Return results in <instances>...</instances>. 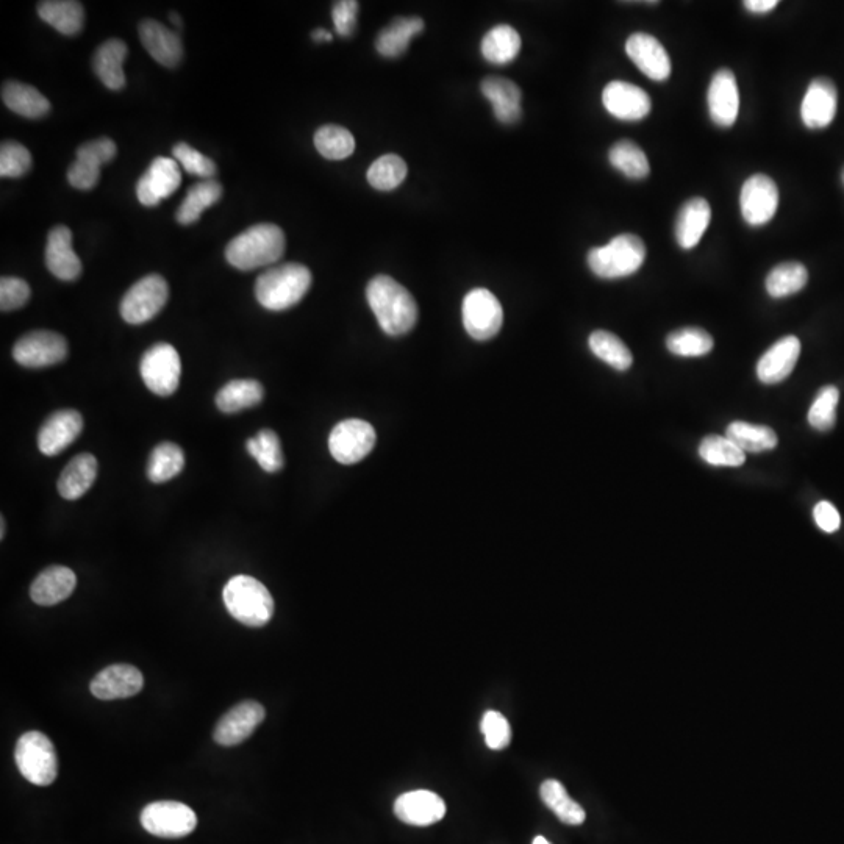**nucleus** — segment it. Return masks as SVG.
I'll use <instances>...</instances> for the list:
<instances>
[{
  "instance_id": "nucleus-43",
  "label": "nucleus",
  "mask_w": 844,
  "mask_h": 844,
  "mask_svg": "<svg viewBox=\"0 0 844 844\" xmlns=\"http://www.w3.org/2000/svg\"><path fill=\"white\" fill-rule=\"evenodd\" d=\"M588 344L596 357L601 358L602 362L612 366L616 371H627L632 366V352L623 341L616 337L615 333L596 330L591 333Z\"/></svg>"
},
{
  "instance_id": "nucleus-33",
  "label": "nucleus",
  "mask_w": 844,
  "mask_h": 844,
  "mask_svg": "<svg viewBox=\"0 0 844 844\" xmlns=\"http://www.w3.org/2000/svg\"><path fill=\"white\" fill-rule=\"evenodd\" d=\"M38 15L61 35L72 36L82 30L85 22L83 5L76 0H46L38 4Z\"/></svg>"
},
{
  "instance_id": "nucleus-60",
  "label": "nucleus",
  "mask_w": 844,
  "mask_h": 844,
  "mask_svg": "<svg viewBox=\"0 0 844 844\" xmlns=\"http://www.w3.org/2000/svg\"><path fill=\"white\" fill-rule=\"evenodd\" d=\"M532 844H551V843H549V841L546 840V838H544V837H537V838H535V840H533Z\"/></svg>"
},
{
  "instance_id": "nucleus-21",
  "label": "nucleus",
  "mask_w": 844,
  "mask_h": 844,
  "mask_svg": "<svg viewBox=\"0 0 844 844\" xmlns=\"http://www.w3.org/2000/svg\"><path fill=\"white\" fill-rule=\"evenodd\" d=\"M709 113L719 127H732L740 111V91L734 72L723 68L716 71L709 86Z\"/></svg>"
},
{
  "instance_id": "nucleus-56",
  "label": "nucleus",
  "mask_w": 844,
  "mask_h": 844,
  "mask_svg": "<svg viewBox=\"0 0 844 844\" xmlns=\"http://www.w3.org/2000/svg\"><path fill=\"white\" fill-rule=\"evenodd\" d=\"M777 5H779L777 0H746L744 2V7L748 8L751 13H755V15H765V13L773 11Z\"/></svg>"
},
{
  "instance_id": "nucleus-13",
  "label": "nucleus",
  "mask_w": 844,
  "mask_h": 844,
  "mask_svg": "<svg viewBox=\"0 0 844 844\" xmlns=\"http://www.w3.org/2000/svg\"><path fill=\"white\" fill-rule=\"evenodd\" d=\"M115 141L97 138L77 149V158L68 169V182L77 190H93L101 179V168L116 157Z\"/></svg>"
},
{
  "instance_id": "nucleus-45",
  "label": "nucleus",
  "mask_w": 844,
  "mask_h": 844,
  "mask_svg": "<svg viewBox=\"0 0 844 844\" xmlns=\"http://www.w3.org/2000/svg\"><path fill=\"white\" fill-rule=\"evenodd\" d=\"M666 347L677 357H704L712 352L713 338L698 327L676 330L666 338Z\"/></svg>"
},
{
  "instance_id": "nucleus-30",
  "label": "nucleus",
  "mask_w": 844,
  "mask_h": 844,
  "mask_svg": "<svg viewBox=\"0 0 844 844\" xmlns=\"http://www.w3.org/2000/svg\"><path fill=\"white\" fill-rule=\"evenodd\" d=\"M127 44L121 40H108L97 49L93 57V69L108 90L119 91L126 86L124 61L127 57Z\"/></svg>"
},
{
  "instance_id": "nucleus-8",
  "label": "nucleus",
  "mask_w": 844,
  "mask_h": 844,
  "mask_svg": "<svg viewBox=\"0 0 844 844\" xmlns=\"http://www.w3.org/2000/svg\"><path fill=\"white\" fill-rule=\"evenodd\" d=\"M168 299L169 287L163 277L158 274L143 277L122 297V318L133 326H140L154 319L163 310Z\"/></svg>"
},
{
  "instance_id": "nucleus-28",
  "label": "nucleus",
  "mask_w": 844,
  "mask_h": 844,
  "mask_svg": "<svg viewBox=\"0 0 844 844\" xmlns=\"http://www.w3.org/2000/svg\"><path fill=\"white\" fill-rule=\"evenodd\" d=\"M77 577L66 566H51L44 569L30 587L33 602L44 607L60 604L76 590Z\"/></svg>"
},
{
  "instance_id": "nucleus-42",
  "label": "nucleus",
  "mask_w": 844,
  "mask_h": 844,
  "mask_svg": "<svg viewBox=\"0 0 844 844\" xmlns=\"http://www.w3.org/2000/svg\"><path fill=\"white\" fill-rule=\"evenodd\" d=\"M613 168L633 180L646 179L651 172L648 157L638 144L629 140L618 141L608 152Z\"/></svg>"
},
{
  "instance_id": "nucleus-22",
  "label": "nucleus",
  "mask_w": 844,
  "mask_h": 844,
  "mask_svg": "<svg viewBox=\"0 0 844 844\" xmlns=\"http://www.w3.org/2000/svg\"><path fill=\"white\" fill-rule=\"evenodd\" d=\"M144 687L140 669L132 665H111L102 669L91 682V693L101 701L132 698Z\"/></svg>"
},
{
  "instance_id": "nucleus-52",
  "label": "nucleus",
  "mask_w": 844,
  "mask_h": 844,
  "mask_svg": "<svg viewBox=\"0 0 844 844\" xmlns=\"http://www.w3.org/2000/svg\"><path fill=\"white\" fill-rule=\"evenodd\" d=\"M480 729H482V734L485 735L488 748L494 749V751H501L512 743V727H510L507 718L499 712L490 710V712L485 713Z\"/></svg>"
},
{
  "instance_id": "nucleus-36",
  "label": "nucleus",
  "mask_w": 844,
  "mask_h": 844,
  "mask_svg": "<svg viewBox=\"0 0 844 844\" xmlns=\"http://www.w3.org/2000/svg\"><path fill=\"white\" fill-rule=\"evenodd\" d=\"M263 396L265 390L257 380H232L216 394V405L221 412L238 413L260 404Z\"/></svg>"
},
{
  "instance_id": "nucleus-54",
  "label": "nucleus",
  "mask_w": 844,
  "mask_h": 844,
  "mask_svg": "<svg viewBox=\"0 0 844 844\" xmlns=\"http://www.w3.org/2000/svg\"><path fill=\"white\" fill-rule=\"evenodd\" d=\"M358 10H360V4L355 0H340L333 4L332 18L338 35L343 38L354 35Z\"/></svg>"
},
{
  "instance_id": "nucleus-38",
  "label": "nucleus",
  "mask_w": 844,
  "mask_h": 844,
  "mask_svg": "<svg viewBox=\"0 0 844 844\" xmlns=\"http://www.w3.org/2000/svg\"><path fill=\"white\" fill-rule=\"evenodd\" d=\"M726 437L744 454L746 452L759 454V452L771 451L777 446V435L773 429L766 426H754L749 422H732L727 427Z\"/></svg>"
},
{
  "instance_id": "nucleus-1",
  "label": "nucleus",
  "mask_w": 844,
  "mask_h": 844,
  "mask_svg": "<svg viewBox=\"0 0 844 844\" xmlns=\"http://www.w3.org/2000/svg\"><path fill=\"white\" fill-rule=\"evenodd\" d=\"M366 299L380 329L390 337H401L418 322L415 297L390 276H377L368 283Z\"/></svg>"
},
{
  "instance_id": "nucleus-47",
  "label": "nucleus",
  "mask_w": 844,
  "mask_h": 844,
  "mask_svg": "<svg viewBox=\"0 0 844 844\" xmlns=\"http://www.w3.org/2000/svg\"><path fill=\"white\" fill-rule=\"evenodd\" d=\"M407 174V163L399 155H382L369 166L368 182L379 191L396 190Z\"/></svg>"
},
{
  "instance_id": "nucleus-46",
  "label": "nucleus",
  "mask_w": 844,
  "mask_h": 844,
  "mask_svg": "<svg viewBox=\"0 0 844 844\" xmlns=\"http://www.w3.org/2000/svg\"><path fill=\"white\" fill-rule=\"evenodd\" d=\"M315 147L327 160H344L354 154L355 140L349 130L329 124L315 133Z\"/></svg>"
},
{
  "instance_id": "nucleus-19",
  "label": "nucleus",
  "mask_w": 844,
  "mask_h": 844,
  "mask_svg": "<svg viewBox=\"0 0 844 844\" xmlns=\"http://www.w3.org/2000/svg\"><path fill=\"white\" fill-rule=\"evenodd\" d=\"M266 712L262 704L244 701L222 716L215 729V741L221 746H237L254 734L265 719Z\"/></svg>"
},
{
  "instance_id": "nucleus-51",
  "label": "nucleus",
  "mask_w": 844,
  "mask_h": 844,
  "mask_svg": "<svg viewBox=\"0 0 844 844\" xmlns=\"http://www.w3.org/2000/svg\"><path fill=\"white\" fill-rule=\"evenodd\" d=\"M174 160L183 166L191 176L201 177L202 180H210L216 176V163L211 158L205 157L201 152L196 151L190 144L177 143L172 147Z\"/></svg>"
},
{
  "instance_id": "nucleus-59",
  "label": "nucleus",
  "mask_w": 844,
  "mask_h": 844,
  "mask_svg": "<svg viewBox=\"0 0 844 844\" xmlns=\"http://www.w3.org/2000/svg\"><path fill=\"white\" fill-rule=\"evenodd\" d=\"M0 538L4 540L5 538V519H0Z\"/></svg>"
},
{
  "instance_id": "nucleus-12",
  "label": "nucleus",
  "mask_w": 844,
  "mask_h": 844,
  "mask_svg": "<svg viewBox=\"0 0 844 844\" xmlns=\"http://www.w3.org/2000/svg\"><path fill=\"white\" fill-rule=\"evenodd\" d=\"M68 357V343L60 333L35 330L16 341L13 358L24 368H47Z\"/></svg>"
},
{
  "instance_id": "nucleus-9",
  "label": "nucleus",
  "mask_w": 844,
  "mask_h": 844,
  "mask_svg": "<svg viewBox=\"0 0 844 844\" xmlns=\"http://www.w3.org/2000/svg\"><path fill=\"white\" fill-rule=\"evenodd\" d=\"M462 315L466 332L477 341L496 337L504 322L501 302L485 288H476L466 294Z\"/></svg>"
},
{
  "instance_id": "nucleus-25",
  "label": "nucleus",
  "mask_w": 844,
  "mask_h": 844,
  "mask_svg": "<svg viewBox=\"0 0 844 844\" xmlns=\"http://www.w3.org/2000/svg\"><path fill=\"white\" fill-rule=\"evenodd\" d=\"M801 355V341L798 338H782L776 344L769 347L757 363V376L760 382L766 385H774L790 377L794 366L798 363Z\"/></svg>"
},
{
  "instance_id": "nucleus-2",
  "label": "nucleus",
  "mask_w": 844,
  "mask_h": 844,
  "mask_svg": "<svg viewBox=\"0 0 844 844\" xmlns=\"http://www.w3.org/2000/svg\"><path fill=\"white\" fill-rule=\"evenodd\" d=\"M285 254V233L274 224H257L227 244V262L240 271H254L279 262Z\"/></svg>"
},
{
  "instance_id": "nucleus-48",
  "label": "nucleus",
  "mask_w": 844,
  "mask_h": 844,
  "mask_svg": "<svg viewBox=\"0 0 844 844\" xmlns=\"http://www.w3.org/2000/svg\"><path fill=\"white\" fill-rule=\"evenodd\" d=\"M699 455H701L704 462L713 466H730V468H737L746 462V454L737 448L729 438L718 437V435H710L702 440L699 446Z\"/></svg>"
},
{
  "instance_id": "nucleus-40",
  "label": "nucleus",
  "mask_w": 844,
  "mask_h": 844,
  "mask_svg": "<svg viewBox=\"0 0 844 844\" xmlns=\"http://www.w3.org/2000/svg\"><path fill=\"white\" fill-rule=\"evenodd\" d=\"M185 454L174 443H161L147 462V477L154 483H165L182 473Z\"/></svg>"
},
{
  "instance_id": "nucleus-57",
  "label": "nucleus",
  "mask_w": 844,
  "mask_h": 844,
  "mask_svg": "<svg viewBox=\"0 0 844 844\" xmlns=\"http://www.w3.org/2000/svg\"><path fill=\"white\" fill-rule=\"evenodd\" d=\"M312 38H313V41H316V43H326V41H332L333 40V35H332V33L327 32V30L316 29V30H313Z\"/></svg>"
},
{
  "instance_id": "nucleus-37",
  "label": "nucleus",
  "mask_w": 844,
  "mask_h": 844,
  "mask_svg": "<svg viewBox=\"0 0 844 844\" xmlns=\"http://www.w3.org/2000/svg\"><path fill=\"white\" fill-rule=\"evenodd\" d=\"M222 197V186L215 179L202 180L191 186L185 199L177 210V221L182 226H190L199 221L202 213L215 205Z\"/></svg>"
},
{
  "instance_id": "nucleus-17",
  "label": "nucleus",
  "mask_w": 844,
  "mask_h": 844,
  "mask_svg": "<svg viewBox=\"0 0 844 844\" xmlns=\"http://www.w3.org/2000/svg\"><path fill=\"white\" fill-rule=\"evenodd\" d=\"M605 110L621 121H641L651 113V97L640 86L615 80L602 93Z\"/></svg>"
},
{
  "instance_id": "nucleus-39",
  "label": "nucleus",
  "mask_w": 844,
  "mask_h": 844,
  "mask_svg": "<svg viewBox=\"0 0 844 844\" xmlns=\"http://www.w3.org/2000/svg\"><path fill=\"white\" fill-rule=\"evenodd\" d=\"M541 799L562 823L580 826L587 818L585 810L574 801L557 780H546L540 788Z\"/></svg>"
},
{
  "instance_id": "nucleus-55",
  "label": "nucleus",
  "mask_w": 844,
  "mask_h": 844,
  "mask_svg": "<svg viewBox=\"0 0 844 844\" xmlns=\"http://www.w3.org/2000/svg\"><path fill=\"white\" fill-rule=\"evenodd\" d=\"M813 518H815V523L818 524L819 529L826 533H834L840 529V513L830 502H819L813 510Z\"/></svg>"
},
{
  "instance_id": "nucleus-11",
  "label": "nucleus",
  "mask_w": 844,
  "mask_h": 844,
  "mask_svg": "<svg viewBox=\"0 0 844 844\" xmlns=\"http://www.w3.org/2000/svg\"><path fill=\"white\" fill-rule=\"evenodd\" d=\"M141 824L155 837L183 838L196 829L197 816L182 802L158 801L144 807Z\"/></svg>"
},
{
  "instance_id": "nucleus-29",
  "label": "nucleus",
  "mask_w": 844,
  "mask_h": 844,
  "mask_svg": "<svg viewBox=\"0 0 844 844\" xmlns=\"http://www.w3.org/2000/svg\"><path fill=\"white\" fill-rule=\"evenodd\" d=\"M712 221V208L702 197H693L680 208L676 221V240L682 249L698 246Z\"/></svg>"
},
{
  "instance_id": "nucleus-20",
  "label": "nucleus",
  "mask_w": 844,
  "mask_h": 844,
  "mask_svg": "<svg viewBox=\"0 0 844 844\" xmlns=\"http://www.w3.org/2000/svg\"><path fill=\"white\" fill-rule=\"evenodd\" d=\"M83 430V418L76 410L66 408L55 412L44 421L38 433V448L41 454L55 457L68 449Z\"/></svg>"
},
{
  "instance_id": "nucleus-15",
  "label": "nucleus",
  "mask_w": 844,
  "mask_h": 844,
  "mask_svg": "<svg viewBox=\"0 0 844 844\" xmlns=\"http://www.w3.org/2000/svg\"><path fill=\"white\" fill-rule=\"evenodd\" d=\"M182 172L174 158L157 157L136 183V197L144 207H157L179 190Z\"/></svg>"
},
{
  "instance_id": "nucleus-53",
  "label": "nucleus",
  "mask_w": 844,
  "mask_h": 844,
  "mask_svg": "<svg viewBox=\"0 0 844 844\" xmlns=\"http://www.w3.org/2000/svg\"><path fill=\"white\" fill-rule=\"evenodd\" d=\"M30 299V287L26 280L18 277H2L0 280V308L2 312H13L24 307Z\"/></svg>"
},
{
  "instance_id": "nucleus-16",
  "label": "nucleus",
  "mask_w": 844,
  "mask_h": 844,
  "mask_svg": "<svg viewBox=\"0 0 844 844\" xmlns=\"http://www.w3.org/2000/svg\"><path fill=\"white\" fill-rule=\"evenodd\" d=\"M838 91L826 77L812 80L801 105V119L810 130L826 129L837 115Z\"/></svg>"
},
{
  "instance_id": "nucleus-44",
  "label": "nucleus",
  "mask_w": 844,
  "mask_h": 844,
  "mask_svg": "<svg viewBox=\"0 0 844 844\" xmlns=\"http://www.w3.org/2000/svg\"><path fill=\"white\" fill-rule=\"evenodd\" d=\"M246 449L265 473H277L285 465L282 444L274 430H260L255 437L247 440Z\"/></svg>"
},
{
  "instance_id": "nucleus-49",
  "label": "nucleus",
  "mask_w": 844,
  "mask_h": 844,
  "mask_svg": "<svg viewBox=\"0 0 844 844\" xmlns=\"http://www.w3.org/2000/svg\"><path fill=\"white\" fill-rule=\"evenodd\" d=\"M838 402H840V391L837 387L829 385L819 391L809 410L810 426L819 432H829L837 421Z\"/></svg>"
},
{
  "instance_id": "nucleus-18",
  "label": "nucleus",
  "mask_w": 844,
  "mask_h": 844,
  "mask_svg": "<svg viewBox=\"0 0 844 844\" xmlns=\"http://www.w3.org/2000/svg\"><path fill=\"white\" fill-rule=\"evenodd\" d=\"M626 52L644 76L663 82L671 76V60L663 44L649 33L637 32L629 36Z\"/></svg>"
},
{
  "instance_id": "nucleus-41",
  "label": "nucleus",
  "mask_w": 844,
  "mask_h": 844,
  "mask_svg": "<svg viewBox=\"0 0 844 844\" xmlns=\"http://www.w3.org/2000/svg\"><path fill=\"white\" fill-rule=\"evenodd\" d=\"M807 282H809V272L802 263H782L769 272L766 279V291L769 296L780 299V297L791 296L804 290Z\"/></svg>"
},
{
  "instance_id": "nucleus-3",
  "label": "nucleus",
  "mask_w": 844,
  "mask_h": 844,
  "mask_svg": "<svg viewBox=\"0 0 844 844\" xmlns=\"http://www.w3.org/2000/svg\"><path fill=\"white\" fill-rule=\"evenodd\" d=\"M312 287V272L299 263L268 269L255 282V297L271 312H283L304 299Z\"/></svg>"
},
{
  "instance_id": "nucleus-23",
  "label": "nucleus",
  "mask_w": 844,
  "mask_h": 844,
  "mask_svg": "<svg viewBox=\"0 0 844 844\" xmlns=\"http://www.w3.org/2000/svg\"><path fill=\"white\" fill-rule=\"evenodd\" d=\"M394 813L402 823L410 826H432L446 815V804L433 791H410L396 799Z\"/></svg>"
},
{
  "instance_id": "nucleus-27",
  "label": "nucleus",
  "mask_w": 844,
  "mask_h": 844,
  "mask_svg": "<svg viewBox=\"0 0 844 844\" xmlns=\"http://www.w3.org/2000/svg\"><path fill=\"white\" fill-rule=\"evenodd\" d=\"M480 90L493 105L496 119L505 126L516 124L523 116V108H521L523 93L512 80L504 79V77H487L480 83Z\"/></svg>"
},
{
  "instance_id": "nucleus-7",
  "label": "nucleus",
  "mask_w": 844,
  "mask_h": 844,
  "mask_svg": "<svg viewBox=\"0 0 844 844\" xmlns=\"http://www.w3.org/2000/svg\"><path fill=\"white\" fill-rule=\"evenodd\" d=\"M141 377L146 387L157 396H172L179 388L182 362L176 347L158 343L141 358Z\"/></svg>"
},
{
  "instance_id": "nucleus-26",
  "label": "nucleus",
  "mask_w": 844,
  "mask_h": 844,
  "mask_svg": "<svg viewBox=\"0 0 844 844\" xmlns=\"http://www.w3.org/2000/svg\"><path fill=\"white\" fill-rule=\"evenodd\" d=\"M140 40L144 49L165 68H176L183 57L180 36L166 29L154 19H144L140 24Z\"/></svg>"
},
{
  "instance_id": "nucleus-58",
  "label": "nucleus",
  "mask_w": 844,
  "mask_h": 844,
  "mask_svg": "<svg viewBox=\"0 0 844 844\" xmlns=\"http://www.w3.org/2000/svg\"><path fill=\"white\" fill-rule=\"evenodd\" d=\"M171 22L176 27H182V19H180V16L177 15V13H171Z\"/></svg>"
},
{
  "instance_id": "nucleus-5",
  "label": "nucleus",
  "mask_w": 844,
  "mask_h": 844,
  "mask_svg": "<svg viewBox=\"0 0 844 844\" xmlns=\"http://www.w3.org/2000/svg\"><path fill=\"white\" fill-rule=\"evenodd\" d=\"M646 258V246L643 240L632 233H624L613 238L602 247H594L588 252L587 262L594 276L601 279H621L632 276Z\"/></svg>"
},
{
  "instance_id": "nucleus-10",
  "label": "nucleus",
  "mask_w": 844,
  "mask_h": 844,
  "mask_svg": "<svg viewBox=\"0 0 844 844\" xmlns=\"http://www.w3.org/2000/svg\"><path fill=\"white\" fill-rule=\"evenodd\" d=\"M376 430L363 419H346L333 427L329 451L341 465H355L371 454L376 446Z\"/></svg>"
},
{
  "instance_id": "nucleus-50",
  "label": "nucleus",
  "mask_w": 844,
  "mask_h": 844,
  "mask_svg": "<svg viewBox=\"0 0 844 844\" xmlns=\"http://www.w3.org/2000/svg\"><path fill=\"white\" fill-rule=\"evenodd\" d=\"M32 168V154L26 146L16 141H5L0 146V176L19 179Z\"/></svg>"
},
{
  "instance_id": "nucleus-34",
  "label": "nucleus",
  "mask_w": 844,
  "mask_h": 844,
  "mask_svg": "<svg viewBox=\"0 0 844 844\" xmlns=\"http://www.w3.org/2000/svg\"><path fill=\"white\" fill-rule=\"evenodd\" d=\"M422 30H424V21L421 18L394 19L390 26L383 29L377 36V52L382 57H401L407 51L413 36L419 35Z\"/></svg>"
},
{
  "instance_id": "nucleus-24",
  "label": "nucleus",
  "mask_w": 844,
  "mask_h": 844,
  "mask_svg": "<svg viewBox=\"0 0 844 844\" xmlns=\"http://www.w3.org/2000/svg\"><path fill=\"white\" fill-rule=\"evenodd\" d=\"M46 265L49 271L63 282L77 280L82 274V262L72 249V232L68 227L57 226L49 232Z\"/></svg>"
},
{
  "instance_id": "nucleus-31",
  "label": "nucleus",
  "mask_w": 844,
  "mask_h": 844,
  "mask_svg": "<svg viewBox=\"0 0 844 844\" xmlns=\"http://www.w3.org/2000/svg\"><path fill=\"white\" fill-rule=\"evenodd\" d=\"M97 477V460L94 455L80 454L72 458L65 466L60 479H58V491L61 498L68 501L85 496L86 491L93 487Z\"/></svg>"
},
{
  "instance_id": "nucleus-32",
  "label": "nucleus",
  "mask_w": 844,
  "mask_h": 844,
  "mask_svg": "<svg viewBox=\"0 0 844 844\" xmlns=\"http://www.w3.org/2000/svg\"><path fill=\"white\" fill-rule=\"evenodd\" d=\"M2 101L22 118L40 119L51 111V102L47 101L44 94L26 83H5L2 86Z\"/></svg>"
},
{
  "instance_id": "nucleus-14",
  "label": "nucleus",
  "mask_w": 844,
  "mask_h": 844,
  "mask_svg": "<svg viewBox=\"0 0 844 844\" xmlns=\"http://www.w3.org/2000/svg\"><path fill=\"white\" fill-rule=\"evenodd\" d=\"M741 215L749 226L759 227L771 221L779 207L776 182L765 174H755L744 182L740 196Z\"/></svg>"
},
{
  "instance_id": "nucleus-35",
  "label": "nucleus",
  "mask_w": 844,
  "mask_h": 844,
  "mask_svg": "<svg viewBox=\"0 0 844 844\" xmlns=\"http://www.w3.org/2000/svg\"><path fill=\"white\" fill-rule=\"evenodd\" d=\"M480 51L493 65H508L521 52V36L512 26L501 24L483 36Z\"/></svg>"
},
{
  "instance_id": "nucleus-61",
  "label": "nucleus",
  "mask_w": 844,
  "mask_h": 844,
  "mask_svg": "<svg viewBox=\"0 0 844 844\" xmlns=\"http://www.w3.org/2000/svg\"><path fill=\"white\" fill-rule=\"evenodd\" d=\"M841 180H843V185H844V168H843V172H841Z\"/></svg>"
},
{
  "instance_id": "nucleus-6",
  "label": "nucleus",
  "mask_w": 844,
  "mask_h": 844,
  "mask_svg": "<svg viewBox=\"0 0 844 844\" xmlns=\"http://www.w3.org/2000/svg\"><path fill=\"white\" fill-rule=\"evenodd\" d=\"M16 765L30 784L47 787L58 776V759L54 743L41 732H27L16 744Z\"/></svg>"
},
{
  "instance_id": "nucleus-4",
  "label": "nucleus",
  "mask_w": 844,
  "mask_h": 844,
  "mask_svg": "<svg viewBox=\"0 0 844 844\" xmlns=\"http://www.w3.org/2000/svg\"><path fill=\"white\" fill-rule=\"evenodd\" d=\"M227 612L244 626L263 627L274 615V599L260 580L251 576L233 577L224 588Z\"/></svg>"
}]
</instances>
